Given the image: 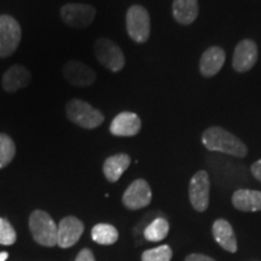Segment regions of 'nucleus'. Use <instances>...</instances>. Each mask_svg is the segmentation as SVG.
Here are the masks:
<instances>
[{
	"mask_svg": "<svg viewBox=\"0 0 261 261\" xmlns=\"http://www.w3.org/2000/svg\"><path fill=\"white\" fill-rule=\"evenodd\" d=\"M202 144L210 151H218L234 158H246L247 145L223 127L213 126L207 128L202 135Z\"/></svg>",
	"mask_w": 261,
	"mask_h": 261,
	"instance_id": "nucleus-1",
	"label": "nucleus"
},
{
	"mask_svg": "<svg viewBox=\"0 0 261 261\" xmlns=\"http://www.w3.org/2000/svg\"><path fill=\"white\" fill-rule=\"evenodd\" d=\"M67 117L75 125L86 129H93L104 122V115L90 103L81 99H71L65 107Z\"/></svg>",
	"mask_w": 261,
	"mask_h": 261,
	"instance_id": "nucleus-2",
	"label": "nucleus"
},
{
	"mask_svg": "<svg viewBox=\"0 0 261 261\" xmlns=\"http://www.w3.org/2000/svg\"><path fill=\"white\" fill-rule=\"evenodd\" d=\"M33 238L41 246L54 247L57 244V225L54 219L44 211H34L29 218Z\"/></svg>",
	"mask_w": 261,
	"mask_h": 261,
	"instance_id": "nucleus-3",
	"label": "nucleus"
},
{
	"mask_svg": "<svg viewBox=\"0 0 261 261\" xmlns=\"http://www.w3.org/2000/svg\"><path fill=\"white\" fill-rule=\"evenodd\" d=\"M126 29L129 38L137 44H144L148 41L151 33V25L149 12L144 6H130L126 15Z\"/></svg>",
	"mask_w": 261,
	"mask_h": 261,
	"instance_id": "nucleus-4",
	"label": "nucleus"
},
{
	"mask_svg": "<svg viewBox=\"0 0 261 261\" xmlns=\"http://www.w3.org/2000/svg\"><path fill=\"white\" fill-rule=\"evenodd\" d=\"M94 55L99 63L113 73H117L125 67V55L119 45H116L110 39H98L94 44Z\"/></svg>",
	"mask_w": 261,
	"mask_h": 261,
	"instance_id": "nucleus-5",
	"label": "nucleus"
},
{
	"mask_svg": "<svg viewBox=\"0 0 261 261\" xmlns=\"http://www.w3.org/2000/svg\"><path fill=\"white\" fill-rule=\"evenodd\" d=\"M21 25L12 16L0 15V57H9L21 41Z\"/></svg>",
	"mask_w": 261,
	"mask_h": 261,
	"instance_id": "nucleus-6",
	"label": "nucleus"
},
{
	"mask_svg": "<svg viewBox=\"0 0 261 261\" xmlns=\"http://www.w3.org/2000/svg\"><path fill=\"white\" fill-rule=\"evenodd\" d=\"M211 180L205 171H198L191 178L189 185V197L190 203L197 212H205L210 205Z\"/></svg>",
	"mask_w": 261,
	"mask_h": 261,
	"instance_id": "nucleus-7",
	"label": "nucleus"
},
{
	"mask_svg": "<svg viewBox=\"0 0 261 261\" xmlns=\"http://www.w3.org/2000/svg\"><path fill=\"white\" fill-rule=\"evenodd\" d=\"M96 9L89 4H65L61 9V17L73 28L89 27L96 17Z\"/></svg>",
	"mask_w": 261,
	"mask_h": 261,
	"instance_id": "nucleus-8",
	"label": "nucleus"
},
{
	"mask_svg": "<svg viewBox=\"0 0 261 261\" xmlns=\"http://www.w3.org/2000/svg\"><path fill=\"white\" fill-rule=\"evenodd\" d=\"M152 198L151 188L144 179H137L126 189L122 196V203L130 211L142 210L150 204Z\"/></svg>",
	"mask_w": 261,
	"mask_h": 261,
	"instance_id": "nucleus-9",
	"label": "nucleus"
},
{
	"mask_svg": "<svg viewBox=\"0 0 261 261\" xmlns=\"http://www.w3.org/2000/svg\"><path fill=\"white\" fill-rule=\"evenodd\" d=\"M259 50L256 42L252 39H244L237 44L233 52L232 67L237 73H246L256 64Z\"/></svg>",
	"mask_w": 261,
	"mask_h": 261,
	"instance_id": "nucleus-10",
	"label": "nucleus"
},
{
	"mask_svg": "<svg viewBox=\"0 0 261 261\" xmlns=\"http://www.w3.org/2000/svg\"><path fill=\"white\" fill-rule=\"evenodd\" d=\"M63 76L71 86L86 87L94 84L96 71L87 64L79 61H69L63 65Z\"/></svg>",
	"mask_w": 261,
	"mask_h": 261,
	"instance_id": "nucleus-11",
	"label": "nucleus"
},
{
	"mask_svg": "<svg viewBox=\"0 0 261 261\" xmlns=\"http://www.w3.org/2000/svg\"><path fill=\"white\" fill-rule=\"evenodd\" d=\"M142 129V120L136 113L122 112L110 123V133L116 137H133Z\"/></svg>",
	"mask_w": 261,
	"mask_h": 261,
	"instance_id": "nucleus-12",
	"label": "nucleus"
},
{
	"mask_svg": "<svg viewBox=\"0 0 261 261\" xmlns=\"http://www.w3.org/2000/svg\"><path fill=\"white\" fill-rule=\"evenodd\" d=\"M83 221L75 217H67L61 220L57 230V244L61 248H69L80 240L84 233Z\"/></svg>",
	"mask_w": 261,
	"mask_h": 261,
	"instance_id": "nucleus-13",
	"label": "nucleus"
},
{
	"mask_svg": "<svg viewBox=\"0 0 261 261\" xmlns=\"http://www.w3.org/2000/svg\"><path fill=\"white\" fill-rule=\"evenodd\" d=\"M226 54L220 46H211L203 52L200 60V71L205 77H213L224 67Z\"/></svg>",
	"mask_w": 261,
	"mask_h": 261,
	"instance_id": "nucleus-14",
	"label": "nucleus"
},
{
	"mask_svg": "<svg viewBox=\"0 0 261 261\" xmlns=\"http://www.w3.org/2000/svg\"><path fill=\"white\" fill-rule=\"evenodd\" d=\"M31 71L21 64L12 65L3 76V87L6 92L12 93L23 89L31 83Z\"/></svg>",
	"mask_w": 261,
	"mask_h": 261,
	"instance_id": "nucleus-15",
	"label": "nucleus"
},
{
	"mask_svg": "<svg viewBox=\"0 0 261 261\" xmlns=\"http://www.w3.org/2000/svg\"><path fill=\"white\" fill-rule=\"evenodd\" d=\"M212 232L217 241V243L230 253L237 252V240L236 234L231 224L225 219H218L214 221Z\"/></svg>",
	"mask_w": 261,
	"mask_h": 261,
	"instance_id": "nucleus-16",
	"label": "nucleus"
},
{
	"mask_svg": "<svg viewBox=\"0 0 261 261\" xmlns=\"http://www.w3.org/2000/svg\"><path fill=\"white\" fill-rule=\"evenodd\" d=\"M197 0H173L172 14L175 21L181 25L194 23L198 16Z\"/></svg>",
	"mask_w": 261,
	"mask_h": 261,
	"instance_id": "nucleus-17",
	"label": "nucleus"
},
{
	"mask_svg": "<svg viewBox=\"0 0 261 261\" xmlns=\"http://www.w3.org/2000/svg\"><path fill=\"white\" fill-rule=\"evenodd\" d=\"M232 204L241 212H259L261 211V191L240 189L232 195Z\"/></svg>",
	"mask_w": 261,
	"mask_h": 261,
	"instance_id": "nucleus-18",
	"label": "nucleus"
},
{
	"mask_svg": "<svg viewBox=\"0 0 261 261\" xmlns=\"http://www.w3.org/2000/svg\"><path fill=\"white\" fill-rule=\"evenodd\" d=\"M130 165V158L127 154H117L108 158L104 161L103 173L110 182H116L121 178Z\"/></svg>",
	"mask_w": 261,
	"mask_h": 261,
	"instance_id": "nucleus-19",
	"label": "nucleus"
},
{
	"mask_svg": "<svg viewBox=\"0 0 261 261\" xmlns=\"http://www.w3.org/2000/svg\"><path fill=\"white\" fill-rule=\"evenodd\" d=\"M92 240L98 244L110 246L114 244L119 238V232L113 225L109 224H97L91 231Z\"/></svg>",
	"mask_w": 261,
	"mask_h": 261,
	"instance_id": "nucleus-20",
	"label": "nucleus"
},
{
	"mask_svg": "<svg viewBox=\"0 0 261 261\" xmlns=\"http://www.w3.org/2000/svg\"><path fill=\"white\" fill-rule=\"evenodd\" d=\"M169 231L168 221L163 218H158L151 221L144 230V237L150 242H160L167 237Z\"/></svg>",
	"mask_w": 261,
	"mask_h": 261,
	"instance_id": "nucleus-21",
	"label": "nucleus"
},
{
	"mask_svg": "<svg viewBox=\"0 0 261 261\" xmlns=\"http://www.w3.org/2000/svg\"><path fill=\"white\" fill-rule=\"evenodd\" d=\"M16 155V145L11 137L0 133V169L6 167Z\"/></svg>",
	"mask_w": 261,
	"mask_h": 261,
	"instance_id": "nucleus-22",
	"label": "nucleus"
},
{
	"mask_svg": "<svg viewBox=\"0 0 261 261\" xmlns=\"http://www.w3.org/2000/svg\"><path fill=\"white\" fill-rule=\"evenodd\" d=\"M173 252L171 247L165 244L158 248L145 250L142 255V261H171Z\"/></svg>",
	"mask_w": 261,
	"mask_h": 261,
	"instance_id": "nucleus-23",
	"label": "nucleus"
},
{
	"mask_svg": "<svg viewBox=\"0 0 261 261\" xmlns=\"http://www.w3.org/2000/svg\"><path fill=\"white\" fill-rule=\"evenodd\" d=\"M16 231L9 220L0 218V244L3 246H11L16 242Z\"/></svg>",
	"mask_w": 261,
	"mask_h": 261,
	"instance_id": "nucleus-24",
	"label": "nucleus"
},
{
	"mask_svg": "<svg viewBox=\"0 0 261 261\" xmlns=\"http://www.w3.org/2000/svg\"><path fill=\"white\" fill-rule=\"evenodd\" d=\"M74 261H96L93 253L90 249H83Z\"/></svg>",
	"mask_w": 261,
	"mask_h": 261,
	"instance_id": "nucleus-25",
	"label": "nucleus"
},
{
	"mask_svg": "<svg viewBox=\"0 0 261 261\" xmlns=\"http://www.w3.org/2000/svg\"><path fill=\"white\" fill-rule=\"evenodd\" d=\"M250 171H252V174L254 175V178L261 181V160H257V161L253 163Z\"/></svg>",
	"mask_w": 261,
	"mask_h": 261,
	"instance_id": "nucleus-26",
	"label": "nucleus"
},
{
	"mask_svg": "<svg viewBox=\"0 0 261 261\" xmlns=\"http://www.w3.org/2000/svg\"><path fill=\"white\" fill-rule=\"evenodd\" d=\"M185 261H215V260L207 255H203V254H190V255L187 256Z\"/></svg>",
	"mask_w": 261,
	"mask_h": 261,
	"instance_id": "nucleus-27",
	"label": "nucleus"
},
{
	"mask_svg": "<svg viewBox=\"0 0 261 261\" xmlns=\"http://www.w3.org/2000/svg\"><path fill=\"white\" fill-rule=\"evenodd\" d=\"M9 257V254L8 253H0V261H6Z\"/></svg>",
	"mask_w": 261,
	"mask_h": 261,
	"instance_id": "nucleus-28",
	"label": "nucleus"
}]
</instances>
